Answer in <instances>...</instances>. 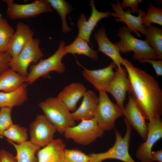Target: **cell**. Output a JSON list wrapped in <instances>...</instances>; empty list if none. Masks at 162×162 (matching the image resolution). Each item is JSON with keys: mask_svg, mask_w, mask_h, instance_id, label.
<instances>
[{"mask_svg": "<svg viewBox=\"0 0 162 162\" xmlns=\"http://www.w3.org/2000/svg\"><path fill=\"white\" fill-rule=\"evenodd\" d=\"M0 162H17L11 153L2 149L0 150Z\"/></svg>", "mask_w": 162, "mask_h": 162, "instance_id": "obj_36", "label": "cell"}, {"mask_svg": "<svg viewBox=\"0 0 162 162\" xmlns=\"http://www.w3.org/2000/svg\"><path fill=\"white\" fill-rule=\"evenodd\" d=\"M2 17V16L1 14H0V20L1 19V18Z\"/></svg>", "mask_w": 162, "mask_h": 162, "instance_id": "obj_38", "label": "cell"}, {"mask_svg": "<svg viewBox=\"0 0 162 162\" xmlns=\"http://www.w3.org/2000/svg\"><path fill=\"white\" fill-rule=\"evenodd\" d=\"M122 64L125 68L130 81L129 92L135 99L146 119L161 118L162 114V90L152 76L135 67L122 58Z\"/></svg>", "mask_w": 162, "mask_h": 162, "instance_id": "obj_1", "label": "cell"}, {"mask_svg": "<svg viewBox=\"0 0 162 162\" xmlns=\"http://www.w3.org/2000/svg\"><path fill=\"white\" fill-rule=\"evenodd\" d=\"M146 40L154 51L158 59H162V30L156 26H146Z\"/></svg>", "mask_w": 162, "mask_h": 162, "instance_id": "obj_26", "label": "cell"}, {"mask_svg": "<svg viewBox=\"0 0 162 162\" xmlns=\"http://www.w3.org/2000/svg\"><path fill=\"white\" fill-rule=\"evenodd\" d=\"M130 89V81L124 69L116 68L115 76L106 89L116 100L117 104L123 110L127 92Z\"/></svg>", "mask_w": 162, "mask_h": 162, "instance_id": "obj_14", "label": "cell"}, {"mask_svg": "<svg viewBox=\"0 0 162 162\" xmlns=\"http://www.w3.org/2000/svg\"><path fill=\"white\" fill-rule=\"evenodd\" d=\"M34 32L26 24L21 22L16 24L14 32L8 45L6 52L12 58L16 57L33 38Z\"/></svg>", "mask_w": 162, "mask_h": 162, "instance_id": "obj_17", "label": "cell"}, {"mask_svg": "<svg viewBox=\"0 0 162 162\" xmlns=\"http://www.w3.org/2000/svg\"><path fill=\"white\" fill-rule=\"evenodd\" d=\"M65 162H91L90 156L76 149H65Z\"/></svg>", "mask_w": 162, "mask_h": 162, "instance_id": "obj_31", "label": "cell"}, {"mask_svg": "<svg viewBox=\"0 0 162 162\" xmlns=\"http://www.w3.org/2000/svg\"><path fill=\"white\" fill-rule=\"evenodd\" d=\"M90 4L92 11L88 20H87L85 16L81 14L77 22L79 31L78 36L83 39L88 43L90 42L91 34L99 21L103 18L111 16L110 12H103L97 10L94 0H90Z\"/></svg>", "mask_w": 162, "mask_h": 162, "instance_id": "obj_16", "label": "cell"}, {"mask_svg": "<svg viewBox=\"0 0 162 162\" xmlns=\"http://www.w3.org/2000/svg\"><path fill=\"white\" fill-rule=\"evenodd\" d=\"M94 35L98 44V50L110 58L117 68H122L121 60L122 58L120 52L116 44L112 43L108 38L105 29L100 28Z\"/></svg>", "mask_w": 162, "mask_h": 162, "instance_id": "obj_21", "label": "cell"}, {"mask_svg": "<svg viewBox=\"0 0 162 162\" xmlns=\"http://www.w3.org/2000/svg\"><path fill=\"white\" fill-rule=\"evenodd\" d=\"M40 43L38 38H33L16 57L12 58L9 68L26 77L30 64H37L44 56L40 47Z\"/></svg>", "mask_w": 162, "mask_h": 162, "instance_id": "obj_8", "label": "cell"}, {"mask_svg": "<svg viewBox=\"0 0 162 162\" xmlns=\"http://www.w3.org/2000/svg\"><path fill=\"white\" fill-rule=\"evenodd\" d=\"M11 58V56L8 53L0 52V74L9 68V64Z\"/></svg>", "mask_w": 162, "mask_h": 162, "instance_id": "obj_34", "label": "cell"}, {"mask_svg": "<svg viewBox=\"0 0 162 162\" xmlns=\"http://www.w3.org/2000/svg\"><path fill=\"white\" fill-rule=\"evenodd\" d=\"M65 44L64 41H61L58 48L53 54L47 58L40 59L36 64H32L26 77V82L32 84L40 78L47 76L52 71L58 74L64 72L65 66L62 60L66 54L64 50Z\"/></svg>", "mask_w": 162, "mask_h": 162, "instance_id": "obj_4", "label": "cell"}, {"mask_svg": "<svg viewBox=\"0 0 162 162\" xmlns=\"http://www.w3.org/2000/svg\"><path fill=\"white\" fill-rule=\"evenodd\" d=\"M12 108L8 107L0 108V136L14 124L11 116Z\"/></svg>", "mask_w": 162, "mask_h": 162, "instance_id": "obj_32", "label": "cell"}, {"mask_svg": "<svg viewBox=\"0 0 162 162\" xmlns=\"http://www.w3.org/2000/svg\"><path fill=\"white\" fill-rule=\"evenodd\" d=\"M9 142L14 146L16 151L15 157L17 162H38L36 153L40 147L30 140L20 144L10 141Z\"/></svg>", "mask_w": 162, "mask_h": 162, "instance_id": "obj_23", "label": "cell"}, {"mask_svg": "<svg viewBox=\"0 0 162 162\" xmlns=\"http://www.w3.org/2000/svg\"><path fill=\"white\" fill-rule=\"evenodd\" d=\"M111 5L114 11L110 12L111 16L115 17L116 21L125 23L130 32H134L139 37L141 36L139 32L145 35V26L141 22L142 18L143 17L142 16H134L131 14L130 10L124 11L121 7V3L118 0H117L116 3H111Z\"/></svg>", "mask_w": 162, "mask_h": 162, "instance_id": "obj_15", "label": "cell"}, {"mask_svg": "<svg viewBox=\"0 0 162 162\" xmlns=\"http://www.w3.org/2000/svg\"><path fill=\"white\" fill-rule=\"evenodd\" d=\"M14 32L7 20L2 17L0 20V52H6L11 38Z\"/></svg>", "mask_w": 162, "mask_h": 162, "instance_id": "obj_29", "label": "cell"}, {"mask_svg": "<svg viewBox=\"0 0 162 162\" xmlns=\"http://www.w3.org/2000/svg\"><path fill=\"white\" fill-rule=\"evenodd\" d=\"M98 103L94 118L104 131H110L115 128L116 119L123 116L122 110L113 103L105 91L99 92Z\"/></svg>", "mask_w": 162, "mask_h": 162, "instance_id": "obj_7", "label": "cell"}, {"mask_svg": "<svg viewBox=\"0 0 162 162\" xmlns=\"http://www.w3.org/2000/svg\"><path fill=\"white\" fill-rule=\"evenodd\" d=\"M117 35L120 40L116 45L120 52L126 53L133 52V58L140 62L145 59H158L155 52L146 40L139 39L134 37L126 26L120 28Z\"/></svg>", "mask_w": 162, "mask_h": 162, "instance_id": "obj_3", "label": "cell"}, {"mask_svg": "<svg viewBox=\"0 0 162 162\" xmlns=\"http://www.w3.org/2000/svg\"><path fill=\"white\" fill-rule=\"evenodd\" d=\"M81 121L78 125L65 130L64 134L66 139H71L78 144L87 146L103 135L104 131L94 118Z\"/></svg>", "mask_w": 162, "mask_h": 162, "instance_id": "obj_6", "label": "cell"}, {"mask_svg": "<svg viewBox=\"0 0 162 162\" xmlns=\"http://www.w3.org/2000/svg\"><path fill=\"white\" fill-rule=\"evenodd\" d=\"M2 136L8 141L20 144L27 141L28 135L27 129L19 124H13L3 133Z\"/></svg>", "mask_w": 162, "mask_h": 162, "instance_id": "obj_27", "label": "cell"}, {"mask_svg": "<svg viewBox=\"0 0 162 162\" xmlns=\"http://www.w3.org/2000/svg\"><path fill=\"white\" fill-rule=\"evenodd\" d=\"M141 22L146 26H150L152 23L162 26V9L155 7L152 3L149 4L147 12L142 18Z\"/></svg>", "mask_w": 162, "mask_h": 162, "instance_id": "obj_30", "label": "cell"}, {"mask_svg": "<svg viewBox=\"0 0 162 162\" xmlns=\"http://www.w3.org/2000/svg\"><path fill=\"white\" fill-rule=\"evenodd\" d=\"M141 0H123L121 3V5L122 8L124 9L127 7L131 8L130 11L134 13H137L138 15H141L144 16L146 14L145 11L138 7V5L140 3L142 2Z\"/></svg>", "mask_w": 162, "mask_h": 162, "instance_id": "obj_33", "label": "cell"}, {"mask_svg": "<svg viewBox=\"0 0 162 162\" xmlns=\"http://www.w3.org/2000/svg\"><path fill=\"white\" fill-rule=\"evenodd\" d=\"M151 155L153 161H156L159 162H162V149L156 151H152Z\"/></svg>", "mask_w": 162, "mask_h": 162, "instance_id": "obj_37", "label": "cell"}, {"mask_svg": "<svg viewBox=\"0 0 162 162\" xmlns=\"http://www.w3.org/2000/svg\"><path fill=\"white\" fill-rule=\"evenodd\" d=\"M64 50L66 54L84 55L94 60L98 58L97 52L92 50L85 40L78 36L71 44L65 46Z\"/></svg>", "mask_w": 162, "mask_h": 162, "instance_id": "obj_25", "label": "cell"}, {"mask_svg": "<svg viewBox=\"0 0 162 162\" xmlns=\"http://www.w3.org/2000/svg\"><path fill=\"white\" fill-rule=\"evenodd\" d=\"M26 77L9 68L0 74V91H13L26 82Z\"/></svg>", "mask_w": 162, "mask_h": 162, "instance_id": "obj_24", "label": "cell"}, {"mask_svg": "<svg viewBox=\"0 0 162 162\" xmlns=\"http://www.w3.org/2000/svg\"><path fill=\"white\" fill-rule=\"evenodd\" d=\"M126 132L122 137L120 132L115 129V140L114 144L107 151L89 154L91 162H102L109 159H117L124 162H136L130 155L129 149L132 133V127L124 119Z\"/></svg>", "mask_w": 162, "mask_h": 162, "instance_id": "obj_5", "label": "cell"}, {"mask_svg": "<svg viewBox=\"0 0 162 162\" xmlns=\"http://www.w3.org/2000/svg\"><path fill=\"white\" fill-rule=\"evenodd\" d=\"M25 82L13 91L0 92V108L20 106L28 99L27 87Z\"/></svg>", "mask_w": 162, "mask_h": 162, "instance_id": "obj_22", "label": "cell"}, {"mask_svg": "<svg viewBox=\"0 0 162 162\" xmlns=\"http://www.w3.org/2000/svg\"><path fill=\"white\" fill-rule=\"evenodd\" d=\"M78 108L71 113L75 121L89 120L94 117L99 101V98L91 90H86Z\"/></svg>", "mask_w": 162, "mask_h": 162, "instance_id": "obj_19", "label": "cell"}, {"mask_svg": "<svg viewBox=\"0 0 162 162\" xmlns=\"http://www.w3.org/2000/svg\"><path fill=\"white\" fill-rule=\"evenodd\" d=\"M38 106L44 116L60 134H64L68 128L75 125L71 113L57 97L49 98L40 102Z\"/></svg>", "mask_w": 162, "mask_h": 162, "instance_id": "obj_2", "label": "cell"}, {"mask_svg": "<svg viewBox=\"0 0 162 162\" xmlns=\"http://www.w3.org/2000/svg\"><path fill=\"white\" fill-rule=\"evenodd\" d=\"M122 113L125 120L145 141L148 133L147 123L143 114L132 95L129 96L128 103L122 110Z\"/></svg>", "mask_w": 162, "mask_h": 162, "instance_id": "obj_12", "label": "cell"}, {"mask_svg": "<svg viewBox=\"0 0 162 162\" xmlns=\"http://www.w3.org/2000/svg\"><path fill=\"white\" fill-rule=\"evenodd\" d=\"M52 8L56 11L60 15L62 23L63 33L69 32L71 29L68 26L67 15L71 11L72 8L70 4L64 0H46Z\"/></svg>", "mask_w": 162, "mask_h": 162, "instance_id": "obj_28", "label": "cell"}, {"mask_svg": "<svg viewBox=\"0 0 162 162\" xmlns=\"http://www.w3.org/2000/svg\"><path fill=\"white\" fill-rule=\"evenodd\" d=\"M116 66L112 62L106 67L98 69L89 70L84 68L82 74L85 79L99 92L105 91L114 78Z\"/></svg>", "mask_w": 162, "mask_h": 162, "instance_id": "obj_13", "label": "cell"}, {"mask_svg": "<svg viewBox=\"0 0 162 162\" xmlns=\"http://www.w3.org/2000/svg\"><path fill=\"white\" fill-rule=\"evenodd\" d=\"M3 1L7 5V16L12 20L33 17L42 13L52 11V8L46 0H36L25 4L16 3L13 0Z\"/></svg>", "mask_w": 162, "mask_h": 162, "instance_id": "obj_9", "label": "cell"}, {"mask_svg": "<svg viewBox=\"0 0 162 162\" xmlns=\"http://www.w3.org/2000/svg\"><path fill=\"white\" fill-rule=\"evenodd\" d=\"M65 144L62 140L54 139L38 151L36 155L38 162H65Z\"/></svg>", "mask_w": 162, "mask_h": 162, "instance_id": "obj_18", "label": "cell"}, {"mask_svg": "<svg viewBox=\"0 0 162 162\" xmlns=\"http://www.w3.org/2000/svg\"><path fill=\"white\" fill-rule=\"evenodd\" d=\"M141 63H148L151 64L154 69L155 73L157 76H162V61L160 60L147 59L142 61Z\"/></svg>", "mask_w": 162, "mask_h": 162, "instance_id": "obj_35", "label": "cell"}, {"mask_svg": "<svg viewBox=\"0 0 162 162\" xmlns=\"http://www.w3.org/2000/svg\"><path fill=\"white\" fill-rule=\"evenodd\" d=\"M147 125L148 133L146 139L140 144L136 156L141 162H153L151 155L152 147L162 137L161 119H153L149 121Z\"/></svg>", "mask_w": 162, "mask_h": 162, "instance_id": "obj_11", "label": "cell"}, {"mask_svg": "<svg viewBox=\"0 0 162 162\" xmlns=\"http://www.w3.org/2000/svg\"><path fill=\"white\" fill-rule=\"evenodd\" d=\"M86 90V88L83 84L73 82L65 87L57 97L65 105L70 111H74L76 109L78 101L83 97Z\"/></svg>", "mask_w": 162, "mask_h": 162, "instance_id": "obj_20", "label": "cell"}, {"mask_svg": "<svg viewBox=\"0 0 162 162\" xmlns=\"http://www.w3.org/2000/svg\"><path fill=\"white\" fill-rule=\"evenodd\" d=\"M56 129L44 115L38 114L30 124V141L38 146L44 147L54 139Z\"/></svg>", "mask_w": 162, "mask_h": 162, "instance_id": "obj_10", "label": "cell"}]
</instances>
